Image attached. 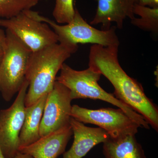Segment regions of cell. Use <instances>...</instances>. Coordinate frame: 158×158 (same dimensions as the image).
Masks as SVG:
<instances>
[{"instance_id":"6da1fadb","label":"cell","mask_w":158,"mask_h":158,"mask_svg":"<svg viewBox=\"0 0 158 158\" xmlns=\"http://www.w3.org/2000/svg\"><path fill=\"white\" fill-rule=\"evenodd\" d=\"M118 46L93 44L90 48L89 66L99 72L113 85L116 98L143 116L158 131V109L144 93L140 83L128 75L119 64Z\"/></svg>"},{"instance_id":"7a4b0ae2","label":"cell","mask_w":158,"mask_h":158,"mask_svg":"<svg viewBox=\"0 0 158 158\" xmlns=\"http://www.w3.org/2000/svg\"><path fill=\"white\" fill-rule=\"evenodd\" d=\"M78 47L55 44L32 52L26 75L28 83L25 105L29 106L52 90L58 72Z\"/></svg>"},{"instance_id":"3957f363","label":"cell","mask_w":158,"mask_h":158,"mask_svg":"<svg viewBox=\"0 0 158 158\" xmlns=\"http://www.w3.org/2000/svg\"><path fill=\"white\" fill-rule=\"evenodd\" d=\"M60 70L56 81L68 88L72 99L89 98L110 103L124 111L140 127L149 129V124L143 116L100 87L98 82L102 74L99 72L89 66L85 70H75L65 63Z\"/></svg>"},{"instance_id":"277c9868","label":"cell","mask_w":158,"mask_h":158,"mask_svg":"<svg viewBox=\"0 0 158 158\" xmlns=\"http://www.w3.org/2000/svg\"><path fill=\"white\" fill-rule=\"evenodd\" d=\"M30 15L37 20L47 23L58 36L59 43L67 46L78 47V44H91L104 47L119 46L120 44L116 26L107 30L95 28L84 19L77 9L72 20L64 25L57 23L36 11H31Z\"/></svg>"},{"instance_id":"5b68a950","label":"cell","mask_w":158,"mask_h":158,"mask_svg":"<svg viewBox=\"0 0 158 158\" xmlns=\"http://www.w3.org/2000/svg\"><path fill=\"white\" fill-rule=\"evenodd\" d=\"M6 48L0 64V92L9 102L26 80L32 52L10 31L6 30Z\"/></svg>"},{"instance_id":"8992f818","label":"cell","mask_w":158,"mask_h":158,"mask_svg":"<svg viewBox=\"0 0 158 158\" xmlns=\"http://www.w3.org/2000/svg\"><path fill=\"white\" fill-rule=\"evenodd\" d=\"M70 116L83 123L98 126L105 130L110 138H116L127 135H135L140 127L121 109L102 108L91 110L77 105L72 107Z\"/></svg>"},{"instance_id":"52a82bcc","label":"cell","mask_w":158,"mask_h":158,"mask_svg":"<svg viewBox=\"0 0 158 158\" xmlns=\"http://www.w3.org/2000/svg\"><path fill=\"white\" fill-rule=\"evenodd\" d=\"M0 27L11 32L32 52L58 43V36L46 23L30 16L27 11L9 19H2Z\"/></svg>"},{"instance_id":"ba28073f","label":"cell","mask_w":158,"mask_h":158,"mask_svg":"<svg viewBox=\"0 0 158 158\" xmlns=\"http://www.w3.org/2000/svg\"><path fill=\"white\" fill-rule=\"evenodd\" d=\"M27 80L11 106L0 111V148L6 158H13L19 152V135L25 118Z\"/></svg>"},{"instance_id":"9c48e42d","label":"cell","mask_w":158,"mask_h":158,"mask_svg":"<svg viewBox=\"0 0 158 158\" xmlns=\"http://www.w3.org/2000/svg\"><path fill=\"white\" fill-rule=\"evenodd\" d=\"M72 100L69 90L56 81L47 97L40 127V137L70 127Z\"/></svg>"},{"instance_id":"30bf717a","label":"cell","mask_w":158,"mask_h":158,"mask_svg":"<svg viewBox=\"0 0 158 158\" xmlns=\"http://www.w3.org/2000/svg\"><path fill=\"white\" fill-rule=\"evenodd\" d=\"M96 14L90 24H101L102 30H109L111 23H115L117 28L121 29L127 18L132 20L135 18L134 9L139 0H97Z\"/></svg>"},{"instance_id":"8fae6325","label":"cell","mask_w":158,"mask_h":158,"mask_svg":"<svg viewBox=\"0 0 158 158\" xmlns=\"http://www.w3.org/2000/svg\"><path fill=\"white\" fill-rule=\"evenodd\" d=\"M70 125L74 135L73 143L63 158H82L96 145L104 143L110 138L108 133L100 127H90L72 117Z\"/></svg>"},{"instance_id":"7c38bea8","label":"cell","mask_w":158,"mask_h":158,"mask_svg":"<svg viewBox=\"0 0 158 158\" xmlns=\"http://www.w3.org/2000/svg\"><path fill=\"white\" fill-rule=\"evenodd\" d=\"M73 134L70 126L40 137L32 144L20 148L19 152L34 158H57L65 152Z\"/></svg>"},{"instance_id":"4fadbf2b","label":"cell","mask_w":158,"mask_h":158,"mask_svg":"<svg viewBox=\"0 0 158 158\" xmlns=\"http://www.w3.org/2000/svg\"><path fill=\"white\" fill-rule=\"evenodd\" d=\"M47 95L42 97L34 104L25 107L24 120L19 135V148L40 138V127Z\"/></svg>"},{"instance_id":"5bb4252c","label":"cell","mask_w":158,"mask_h":158,"mask_svg":"<svg viewBox=\"0 0 158 158\" xmlns=\"http://www.w3.org/2000/svg\"><path fill=\"white\" fill-rule=\"evenodd\" d=\"M103 152L105 158H146L134 135L109 138L103 143Z\"/></svg>"},{"instance_id":"9a60e30c","label":"cell","mask_w":158,"mask_h":158,"mask_svg":"<svg viewBox=\"0 0 158 158\" xmlns=\"http://www.w3.org/2000/svg\"><path fill=\"white\" fill-rule=\"evenodd\" d=\"M134 13L140 18L131 20V23L138 28L153 34L158 33V7L151 8L136 4Z\"/></svg>"},{"instance_id":"2e32d148","label":"cell","mask_w":158,"mask_h":158,"mask_svg":"<svg viewBox=\"0 0 158 158\" xmlns=\"http://www.w3.org/2000/svg\"><path fill=\"white\" fill-rule=\"evenodd\" d=\"M41 0H0V18L9 19L31 10Z\"/></svg>"},{"instance_id":"e0dca14e","label":"cell","mask_w":158,"mask_h":158,"mask_svg":"<svg viewBox=\"0 0 158 158\" xmlns=\"http://www.w3.org/2000/svg\"><path fill=\"white\" fill-rule=\"evenodd\" d=\"M75 13L73 0H56L53 16L57 23L65 24L70 22Z\"/></svg>"},{"instance_id":"ac0fdd59","label":"cell","mask_w":158,"mask_h":158,"mask_svg":"<svg viewBox=\"0 0 158 158\" xmlns=\"http://www.w3.org/2000/svg\"><path fill=\"white\" fill-rule=\"evenodd\" d=\"M6 42V33L0 27V64L2 60Z\"/></svg>"},{"instance_id":"d6986e66","label":"cell","mask_w":158,"mask_h":158,"mask_svg":"<svg viewBox=\"0 0 158 158\" xmlns=\"http://www.w3.org/2000/svg\"><path fill=\"white\" fill-rule=\"evenodd\" d=\"M138 4L151 8L158 7V0H139Z\"/></svg>"},{"instance_id":"ffe728a7","label":"cell","mask_w":158,"mask_h":158,"mask_svg":"<svg viewBox=\"0 0 158 158\" xmlns=\"http://www.w3.org/2000/svg\"><path fill=\"white\" fill-rule=\"evenodd\" d=\"M34 158L32 156L26 153H23L19 152L13 158Z\"/></svg>"},{"instance_id":"44dd1931","label":"cell","mask_w":158,"mask_h":158,"mask_svg":"<svg viewBox=\"0 0 158 158\" xmlns=\"http://www.w3.org/2000/svg\"><path fill=\"white\" fill-rule=\"evenodd\" d=\"M0 158H6L5 157V156H4V155H3L1 148H0Z\"/></svg>"},{"instance_id":"7402d4cb","label":"cell","mask_w":158,"mask_h":158,"mask_svg":"<svg viewBox=\"0 0 158 158\" xmlns=\"http://www.w3.org/2000/svg\"><path fill=\"white\" fill-rule=\"evenodd\" d=\"M1 19H1V18H0V23H1Z\"/></svg>"}]
</instances>
